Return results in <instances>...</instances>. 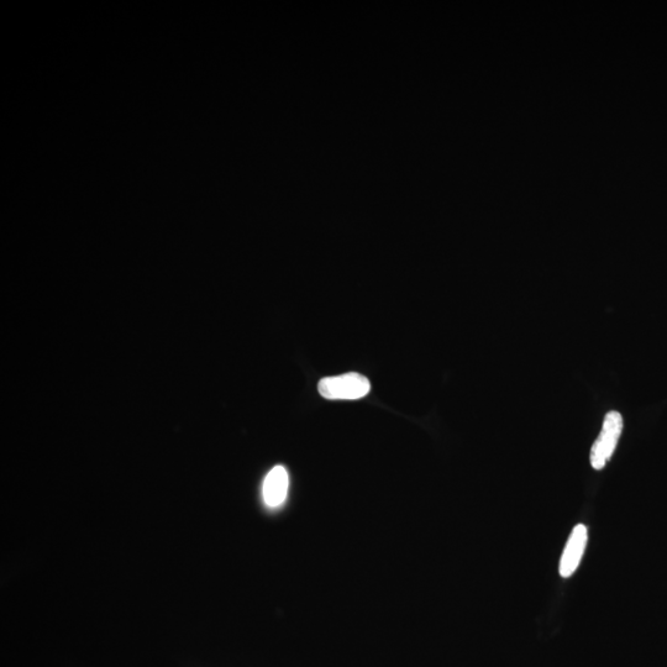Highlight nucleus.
<instances>
[{"label": "nucleus", "instance_id": "20e7f679", "mask_svg": "<svg viewBox=\"0 0 667 667\" xmlns=\"http://www.w3.org/2000/svg\"><path fill=\"white\" fill-rule=\"evenodd\" d=\"M288 472L285 467L278 465L267 474L262 487V497L267 507L278 508L285 503L288 495Z\"/></svg>", "mask_w": 667, "mask_h": 667}, {"label": "nucleus", "instance_id": "7ed1b4c3", "mask_svg": "<svg viewBox=\"0 0 667 667\" xmlns=\"http://www.w3.org/2000/svg\"><path fill=\"white\" fill-rule=\"evenodd\" d=\"M587 544V528L584 524L576 525L569 542H567L563 558L560 561V575L567 579L574 575L584 556Z\"/></svg>", "mask_w": 667, "mask_h": 667}, {"label": "nucleus", "instance_id": "f257e3e1", "mask_svg": "<svg viewBox=\"0 0 667 667\" xmlns=\"http://www.w3.org/2000/svg\"><path fill=\"white\" fill-rule=\"evenodd\" d=\"M320 396L332 401H356L364 398L371 391V383L365 376L349 372V374L327 377L319 381Z\"/></svg>", "mask_w": 667, "mask_h": 667}, {"label": "nucleus", "instance_id": "f03ea898", "mask_svg": "<svg viewBox=\"0 0 667 667\" xmlns=\"http://www.w3.org/2000/svg\"><path fill=\"white\" fill-rule=\"evenodd\" d=\"M623 432V417L621 413L612 411L607 413L601 430L591 449V465L595 470H602L617 448L619 438Z\"/></svg>", "mask_w": 667, "mask_h": 667}]
</instances>
